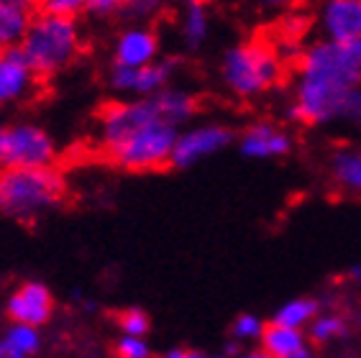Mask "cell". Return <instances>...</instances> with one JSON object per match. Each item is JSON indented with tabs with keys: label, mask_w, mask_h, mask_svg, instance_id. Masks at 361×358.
Listing matches in <instances>:
<instances>
[{
	"label": "cell",
	"mask_w": 361,
	"mask_h": 358,
	"mask_svg": "<svg viewBox=\"0 0 361 358\" xmlns=\"http://www.w3.org/2000/svg\"><path fill=\"white\" fill-rule=\"evenodd\" d=\"M285 62L264 42H241L223 54L221 80L238 97H257L282 82Z\"/></svg>",
	"instance_id": "cell-5"
},
{
	"label": "cell",
	"mask_w": 361,
	"mask_h": 358,
	"mask_svg": "<svg viewBox=\"0 0 361 358\" xmlns=\"http://www.w3.org/2000/svg\"><path fill=\"white\" fill-rule=\"evenodd\" d=\"M44 13L49 16H59V18H75L77 16L85 13V0H47L39 6Z\"/></svg>",
	"instance_id": "cell-25"
},
{
	"label": "cell",
	"mask_w": 361,
	"mask_h": 358,
	"mask_svg": "<svg viewBox=\"0 0 361 358\" xmlns=\"http://www.w3.org/2000/svg\"><path fill=\"white\" fill-rule=\"evenodd\" d=\"M346 121L351 123L361 125V87H356L351 95H348V103H346V113H343Z\"/></svg>",
	"instance_id": "cell-28"
},
{
	"label": "cell",
	"mask_w": 361,
	"mask_h": 358,
	"mask_svg": "<svg viewBox=\"0 0 361 358\" xmlns=\"http://www.w3.org/2000/svg\"><path fill=\"white\" fill-rule=\"evenodd\" d=\"M292 133L285 131L282 125L269 123V121H262V123H251L246 131L238 138V152L246 159H257V161H264V159H279L287 156L292 152Z\"/></svg>",
	"instance_id": "cell-12"
},
{
	"label": "cell",
	"mask_w": 361,
	"mask_h": 358,
	"mask_svg": "<svg viewBox=\"0 0 361 358\" xmlns=\"http://www.w3.org/2000/svg\"><path fill=\"white\" fill-rule=\"evenodd\" d=\"M116 358H152V348L146 343V338L121 335L116 340Z\"/></svg>",
	"instance_id": "cell-24"
},
{
	"label": "cell",
	"mask_w": 361,
	"mask_h": 358,
	"mask_svg": "<svg viewBox=\"0 0 361 358\" xmlns=\"http://www.w3.org/2000/svg\"><path fill=\"white\" fill-rule=\"evenodd\" d=\"M180 131L169 125H149L131 136L121 138L118 144L103 149L111 164L121 166L126 172H154L169 164Z\"/></svg>",
	"instance_id": "cell-6"
},
{
	"label": "cell",
	"mask_w": 361,
	"mask_h": 358,
	"mask_svg": "<svg viewBox=\"0 0 361 358\" xmlns=\"http://www.w3.org/2000/svg\"><path fill=\"white\" fill-rule=\"evenodd\" d=\"M34 8L26 0H0V54L23 42Z\"/></svg>",
	"instance_id": "cell-15"
},
{
	"label": "cell",
	"mask_w": 361,
	"mask_h": 358,
	"mask_svg": "<svg viewBox=\"0 0 361 358\" xmlns=\"http://www.w3.org/2000/svg\"><path fill=\"white\" fill-rule=\"evenodd\" d=\"M67 179L56 166L0 169V215L11 221H39L67 197Z\"/></svg>",
	"instance_id": "cell-3"
},
{
	"label": "cell",
	"mask_w": 361,
	"mask_h": 358,
	"mask_svg": "<svg viewBox=\"0 0 361 358\" xmlns=\"http://www.w3.org/2000/svg\"><path fill=\"white\" fill-rule=\"evenodd\" d=\"M356 323H359V325H361V310H359V315H356Z\"/></svg>",
	"instance_id": "cell-33"
},
{
	"label": "cell",
	"mask_w": 361,
	"mask_h": 358,
	"mask_svg": "<svg viewBox=\"0 0 361 358\" xmlns=\"http://www.w3.org/2000/svg\"><path fill=\"white\" fill-rule=\"evenodd\" d=\"M208 31H210L208 6H202L197 0L185 3V11H182V39H185V44L190 49H197L208 39Z\"/></svg>",
	"instance_id": "cell-20"
},
{
	"label": "cell",
	"mask_w": 361,
	"mask_h": 358,
	"mask_svg": "<svg viewBox=\"0 0 361 358\" xmlns=\"http://www.w3.org/2000/svg\"><path fill=\"white\" fill-rule=\"evenodd\" d=\"M323 42H361V0H328L320 8Z\"/></svg>",
	"instance_id": "cell-13"
},
{
	"label": "cell",
	"mask_w": 361,
	"mask_h": 358,
	"mask_svg": "<svg viewBox=\"0 0 361 358\" xmlns=\"http://www.w3.org/2000/svg\"><path fill=\"white\" fill-rule=\"evenodd\" d=\"M233 128L221 123H202V125H192V128H185L177 136V144H174V152L169 164L174 169H188L195 166L202 159L216 156L218 152L228 149L233 144Z\"/></svg>",
	"instance_id": "cell-8"
},
{
	"label": "cell",
	"mask_w": 361,
	"mask_h": 358,
	"mask_svg": "<svg viewBox=\"0 0 361 358\" xmlns=\"http://www.w3.org/2000/svg\"><path fill=\"white\" fill-rule=\"evenodd\" d=\"M241 343H238V340H231L228 345H226V351H223V356H228V358H233V356H241Z\"/></svg>",
	"instance_id": "cell-30"
},
{
	"label": "cell",
	"mask_w": 361,
	"mask_h": 358,
	"mask_svg": "<svg viewBox=\"0 0 361 358\" xmlns=\"http://www.w3.org/2000/svg\"><path fill=\"white\" fill-rule=\"evenodd\" d=\"M39 82L34 69L28 67L26 56L16 47L0 54V105H11L31 95Z\"/></svg>",
	"instance_id": "cell-14"
},
{
	"label": "cell",
	"mask_w": 361,
	"mask_h": 358,
	"mask_svg": "<svg viewBox=\"0 0 361 358\" xmlns=\"http://www.w3.org/2000/svg\"><path fill=\"white\" fill-rule=\"evenodd\" d=\"M197 111V100L188 90L167 87L152 97H133L121 103H108L97 116L103 149L118 144L121 138L149 125H169L180 131Z\"/></svg>",
	"instance_id": "cell-2"
},
{
	"label": "cell",
	"mask_w": 361,
	"mask_h": 358,
	"mask_svg": "<svg viewBox=\"0 0 361 358\" xmlns=\"http://www.w3.org/2000/svg\"><path fill=\"white\" fill-rule=\"evenodd\" d=\"M159 59V36L152 26H128L116 36L113 44V64L141 69Z\"/></svg>",
	"instance_id": "cell-11"
},
{
	"label": "cell",
	"mask_w": 361,
	"mask_h": 358,
	"mask_svg": "<svg viewBox=\"0 0 361 358\" xmlns=\"http://www.w3.org/2000/svg\"><path fill=\"white\" fill-rule=\"evenodd\" d=\"M118 0H85V13L92 16V18H111V16L121 13Z\"/></svg>",
	"instance_id": "cell-27"
},
{
	"label": "cell",
	"mask_w": 361,
	"mask_h": 358,
	"mask_svg": "<svg viewBox=\"0 0 361 358\" xmlns=\"http://www.w3.org/2000/svg\"><path fill=\"white\" fill-rule=\"evenodd\" d=\"M307 348V335L302 331H292L285 325L269 323L262 335V351L271 358H290Z\"/></svg>",
	"instance_id": "cell-17"
},
{
	"label": "cell",
	"mask_w": 361,
	"mask_h": 358,
	"mask_svg": "<svg viewBox=\"0 0 361 358\" xmlns=\"http://www.w3.org/2000/svg\"><path fill=\"white\" fill-rule=\"evenodd\" d=\"M177 69V59H157L149 67L131 69L113 64L108 72V85L118 95H133V97H152L161 90H167Z\"/></svg>",
	"instance_id": "cell-9"
},
{
	"label": "cell",
	"mask_w": 361,
	"mask_h": 358,
	"mask_svg": "<svg viewBox=\"0 0 361 358\" xmlns=\"http://www.w3.org/2000/svg\"><path fill=\"white\" fill-rule=\"evenodd\" d=\"M18 49L36 77H51L59 75L80 56L82 36L75 18H59L36 11Z\"/></svg>",
	"instance_id": "cell-4"
},
{
	"label": "cell",
	"mask_w": 361,
	"mask_h": 358,
	"mask_svg": "<svg viewBox=\"0 0 361 358\" xmlns=\"http://www.w3.org/2000/svg\"><path fill=\"white\" fill-rule=\"evenodd\" d=\"M0 358H3V348H0Z\"/></svg>",
	"instance_id": "cell-34"
},
{
	"label": "cell",
	"mask_w": 361,
	"mask_h": 358,
	"mask_svg": "<svg viewBox=\"0 0 361 358\" xmlns=\"http://www.w3.org/2000/svg\"><path fill=\"white\" fill-rule=\"evenodd\" d=\"M318 315H320V302L315 297H295V300H287V302L274 312V320H271V323L305 333Z\"/></svg>",
	"instance_id": "cell-18"
},
{
	"label": "cell",
	"mask_w": 361,
	"mask_h": 358,
	"mask_svg": "<svg viewBox=\"0 0 361 358\" xmlns=\"http://www.w3.org/2000/svg\"><path fill=\"white\" fill-rule=\"evenodd\" d=\"M290 358H315V356H313V351H310V348H305V351L295 353V356H290Z\"/></svg>",
	"instance_id": "cell-32"
},
{
	"label": "cell",
	"mask_w": 361,
	"mask_h": 358,
	"mask_svg": "<svg viewBox=\"0 0 361 358\" xmlns=\"http://www.w3.org/2000/svg\"><path fill=\"white\" fill-rule=\"evenodd\" d=\"M6 315L11 317V325H28L39 331L54 315V295L44 282H21L8 295Z\"/></svg>",
	"instance_id": "cell-10"
},
{
	"label": "cell",
	"mask_w": 361,
	"mask_h": 358,
	"mask_svg": "<svg viewBox=\"0 0 361 358\" xmlns=\"http://www.w3.org/2000/svg\"><path fill=\"white\" fill-rule=\"evenodd\" d=\"M56 144L44 125L34 121H0V169H42L54 166Z\"/></svg>",
	"instance_id": "cell-7"
},
{
	"label": "cell",
	"mask_w": 361,
	"mask_h": 358,
	"mask_svg": "<svg viewBox=\"0 0 361 358\" xmlns=\"http://www.w3.org/2000/svg\"><path fill=\"white\" fill-rule=\"evenodd\" d=\"M164 358H210L200 351H192V348H172V351L164 353Z\"/></svg>",
	"instance_id": "cell-29"
},
{
	"label": "cell",
	"mask_w": 361,
	"mask_h": 358,
	"mask_svg": "<svg viewBox=\"0 0 361 358\" xmlns=\"http://www.w3.org/2000/svg\"><path fill=\"white\" fill-rule=\"evenodd\" d=\"M361 87V42H315L298 54L295 103L287 121L302 125H326L341 121L348 95Z\"/></svg>",
	"instance_id": "cell-1"
},
{
	"label": "cell",
	"mask_w": 361,
	"mask_h": 358,
	"mask_svg": "<svg viewBox=\"0 0 361 358\" xmlns=\"http://www.w3.org/2000/svg\"><path fill=\"white\" fill-rule=\"evenodd\" d=\"M39 345H42V335L28 325H11L0 338L3 358H31L39 351Z\"/></svg>",
	"instance_id": "cell-19"
},
{
	"label": "cell",
	"mask_w": 361,
	"mask_h": 358,
	"mask_svg": "<svg viewBox=\"0 0 361 358\" xmlns=\"http://www.w3.org/2000/svg\"><path fill=\"white\" fill-rule=\"evenodd\" d=\"M116 323H118L121 333L128 338H146L152 331V320H149V312L141 310V307H126L116 315Z\"/></svg>",
	"instance_id": "cell-22"
},
{
	"label": "cell",
	"mask_w": 361,
	"mask_h": 358,
	"mask_svg": "<svg viewBox=\"0 0 361 358\" xmlns=\"http://www.w3.org/2000/svg\"><path fill=\"white\" fill-rule=\"evenodd\" d=\"M328 172L338 190L361 195V146H341L328 159Z\"/></svg>",
	"instance_id": "cell-16"
},
{
	"label": "cell",
	"mask_w": 361,
	"mask_h": 358,
	"mask_svg": "<svg viewBox=\"0 0 361 358\" xmlns=\"http://www.w3.org/2000/svg\"><path fill=\"white\" fill-rule=\"evenodd\" d=\"M264 328H267V323L259 315L243 312V315H238L236 320H233L231 335H233V340H238V343H243V340H262Z\"/></svg>",
	"instance_id": "cell-23"
},
{
	"label": "cell",
	"mask_w": 361,
	"mask_h": 358,
	"mask_svg": "<svg viewBox=\"0 0 361 358\" xmlns=\"http://www.w3.org/2000/svg\"><path fill=\"white\" fill-rule=\"evenodd\" d=\"M159 11V3H123L121 6V13L126 21H131V26H141V21L144 18H149L152 13H157Z\"/></svg>",
	"instance_id": "cell-26"
},
{
	"label": "cell",
	"mask_w": 361,
	"mask_h": 358,
	"mask_svg": "<svg viewBox=\"0 0 361 358\" xmlns=\"http://www.w3.org/2000/svg\"><path fill=\"white\" fill-rule=\"evenodd\" d=\"M238 358H271V356H267L262 348H257V351H246V353H241Z\"/></svg>",
	"instance_id": "cell-31"
},
{
	"label": "cell",
	"mask_w": 361,
	"mask_h": 358,
	"mask_svg": "<svg viewBox=\"0 0 361 358\" xmlns=\"http://www.w3.org/2000/svg\"><path fill=\"white\" fill-rule=\"evenodd\" d=\"M346 317L338 315V312H320L315 317L310 328H307V340H313V343L323 345V343H331L336 338H343L346 335Z\"/></svg>",
	"instance_id": "cell-21"
}]
</instances>
